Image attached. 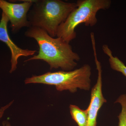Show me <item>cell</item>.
<instances>
[{
	"mask_svg": "<svg viewBox=\"0 0 126 126\" xmlns=\"http://www.w3.org/2000/svg\"><path fill=\"white\" fill-rule=\"evenodd\" d=\"M25 35L34 39L38 45V53L25 62L35 60L45 61L50 69L60 68L71 71L77 66L79 55L74 52L72 46L60 38H53L39 27L31 26L25 32Z\"/></svg>",
	"mask_w": 126,
	"mask_h": 126,
	"instance_id": "1",
	"label": "cell"
},
{
	"mask_svg": "<svg viewBox=\"0 0 126 126\" xmlns=\"http://www.w3.org/2000/svg\"><path fill=\"white\" fill-rule=\"evenodd\" d=\"M77 7L76 3L60 0H36L27 18L31 26L39 27L55 38L59 26Z\"/></svg>",
	"mask_w": 126,
	"mask_h": 126,
	"instance_id": "2",
	"label": "cell"
},
{
	"mask_svg": "<svg viewBox=\"0 0 126 126\" xmlns=\"http://www.w3.org/2000/svg\"><path fill=\"white\" fill-rule=\"evenodd\" d=\"M91 68L85 64L71 71L48 72L39 75H33L26 79L25 84L39 83L55 86L59 92L69 90L76 92L78 89L89 91L91 88Z\"/></svg>",
	"mask_w": 126,
	"mask_h": 126,
	"instance_id": "3",
	"label": "cell"
},
{
	"mask_svg": "<svg viewBox=\"0 0 126 126\" xmlns=\"http://www.w3.org/2000/svg\"><path fill=\"white\" fill-rule=\"evenodd\" d=\"M110 0H79L77 7L69 14L66 20L59 26L56 37L68 43L76 38V27L80 24L92 27L96 24L97 12L107 10L111 6Z\"/></svg>",
	"mask_w": 126,
	"mask_h": 126,
	"instance_id": "4",
	"label": "cell"
},
{
	"mask_svg": "<svg viewBox=\"0 0 126 126\" xmlns=\"http://www.w3.org/2000/svg\"><path fill=\"white\" fill-rule=\"evenodd\" d=\"M34 1L22 0V3H13L0 0V9L8 17L13 33H16L23 27L31 26L27 15Z\"/></svg>",
	"mask_w": 126,
	"mask_h": 126,
	"instance_id": "5",
	"label": "cell"
},
{
	"mask_svg": "<svg viewBox=\"0 0 126 126\" xmlns=\"http://www.w3.org/2000/svg\"><path fill=\"white\" fill-rule=\"evenodd\" d=\"M94 61L98 71L96 83L92 89L91 100L87 111L88 119L87 126H97V118L99 109L107 100L104 97L102 91V69L101 63L97 58L96 50L93 49Z\"/></svg>",
	"mask_w": 126,
	"mask_h": 126,
	"instance_id": "6",
	"label": "cell"
},
{
	"mask_svg": "<svg viewBox=\"0 0 126 126\" xmlns=\"http://www.w3.org/2000/svg\"><path fill=\"white\" fill-rule=\"evenodd\" d=\"M9 21L7 16L2 12L0 21V41L5 43L11 52V68L10 73H11L17 69L18 59L21 56H34L36 51L29 49H23L18 47L12 41L9 36L7 24Z\"/></svg>",
	"mask_w": 126,
	"mask_h": 126,
	"instance_id": "7",
	"label": "cell"
},
{
	"mask_svg": "<svg viewBox=\"0 0 126 126\" xmlns=\"http://www.w3.org/2000/svg\"><path fill=\"white\" fill-rule=\"evenodd\" d=\"M102 48L104 53L108 56L111 68L113 70L121 72L126 77V66L124 63L117 57L113 55L112 52L108 46L104 45Z\"/></svg>",
	"mask_w": 126,
	"mask_h": 126,
	"instance_id": "8",
	"label": "cell"
},
{
	"mask_svg": "<svg viewBox=\"0 0 126 126\" xmlns=\"http://www.w3.org/2000/svg\"><path fill=\"white\" fill-rule=\"evenodd\" d=\"M70 114L72 119L78 126H87L88 115L87 110L81 109L75 105L70 104L69 106Z\"/></svg>",
	"mask_w": 126,
	"mask_h": 126,
	"instance_id": "9",
	"label": "cell"
},
{
	"mask_svg": "<svg viewBox=\"0 0 126 126\" xmlns=\"http://www.w3.org/2000/svg\"><path fill=\"white\" fill-rule=\"evenodd\" d=\"M115 103H120L122 107L121 111L118 116V126H126V94L121 95Z\"/></svg>",
	"mask_w": 126,
	"mask_h": 126,
	"instance_id": "10",
	"label": "cell"
},
{
	"mask_svg": "<svg viewBox=\"0 0 126 126\" xmlns=\"http://www.w3.org/2000/svg\"><path fill=\"white\" fill-rule=\"evenodd\" d=\"M14 103V101L11 102L7 105L3 106L0 108V120L2 118L5 111L9 108Z\"/></svg>",
	"mask_w": 126,
	"mask_h": 126,
	"instance_id": "11",
	"label": "cell"
},
{
	"mask_svg": "<svg viewBox=\"0 0 126 126\" xmlns=\"http://www.w3.org/2000/svg\"><path fill=\"white\" fill-rule=\"evenodd\" d=\"M2 126H11V125L9 122L5 121L3 122L2 123Z\"/></svg>",
	"mask_w": 126,
	"mask_h": 126,
	"instance_id": "12",
	"label": "cell"
}]
</instances>
